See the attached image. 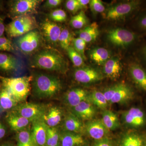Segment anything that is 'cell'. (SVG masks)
<instances>
[{
  "label": "cell",
  "mask_w": 146,
  "mask_h": 146,
  "mask_svg": "<svg viewBox=\"0 0 146 146\" xmlns=\"http://www.w3.org/2000/svg\"><path fill=\"white\" fill-rule=\"evenodd\" d=\"M32 68L50 72L65 74L68 70V63L63 55L53 49H44L33 56L31 60Z\"/></svg>",
  "instance_id": "6da1fadb"
},
{
  "label": "cell",
  "mask_w": 146,
  "mask_h": 146,
  "mask_svg": "<svg viewBox=\"0 0 146 146\" xmlns=\"http://www.w3.org/2000/svg\"><path fill=\"white\" fill-rule=\"evenodd\" d=\"M32 76L31 90L36 98H50L59 94L62 89V82L56 76L39 73Z\"/></svg>",
  "instance_id": "7a4b0ae2"
},
{
  "label": "cell",
  "mask_w": 146,
  "mask_h": 146,
  "mask_svg": "<svg viewBox=\"0 0 146 146\" xmlns=\"http://www.w3.org/2000/svg\"><path fill=\"white\" fill-rule=\"evenodd\" d=\"M32 76L6 78L0 76L3 88L6 89L18 103L25 101L31 90Z\"/></svg>",
  "instance_id": "3957f363"
},
{
  "label": "cell",
  "mask_w": 146,
  "mask_h": 146,
  "mask_svg": "<svg viewBox=\"0 0 146 146\" xmlns=\"http://www.w3.org/2000/svg\"><path fill=\"white\" fill-rule=\"evenodd\" d=\"M37 27L35 18L31 15H25L14 18L5 28V31L11 37L23 36L36 29Z\"/></svg>",
  "instance_id": "277c9868"
},
{
  "label": "cell",
  "mask_w": 146,
  "mask_h": 146,
  "mask_svg": "<svg viewBox=\"0 0 146 146\" xmlns=\"http://www.w3.org/2000/svg\"><path fill=\"white\" fill-rule=\"evenodd\" d=\"M48 108L44 104L25 103L18 105L11 111L26 118L32 123L42 119Z\"/></svg>",
  "instance_id": "5b68a950"
},
{
  "label": "cell",
  "mask_w": 146,
  "mask_h": 146,
  "mask_svg": "<svg viewBox=\"0 0 146 146\" xmlns=\"http://www.w3.org/2000/svg\"><path fill=\"white\" fill-rule=\"evenodd\" d=\"M41 34L38 30L35 29L18 37L16 40L18 48L25 54L35 52L42 44Z\"/></svg>",
  "instance_id": "8992f818"
},
{
  "label": "cell",
  "mask_w": 146,
  "mask_h": 146,
  "mask_svg": "<svg viewBox=\"0 0 146 146\" xmlns=\"http://www.w3.org/2000/svg\"><path fill=\"white\" fill-rule=\"evenodd\" d=\"M121 119L124 125L131 129H140L146 125L145 113L140 108L131 107L123 112Z\"/></svg>",
  "instance_id": "52a82bcc"
},
{
  "label": "cell",
  "mask_w": 146,
  "mask_h": 146,
  "mask_svg": "<svg viewBox=\"0 0 146 146\" xmlns=\"http://www.w3.org/2000/svg\"><path fill=\"white\" fill-rule=\"evenodd\" d=\"M42 1L40 0L11 1L9 5V14L11 17L15 18L35 13Z\"/></svg>",
  "instance_id": "ba28073f"
},
{
  "label": "cell",
  "mask_w": 146,
  "mask_h": 146,
  "mask_svg": "<svg viewBox=\"0 0 146 146\" xmlns=\"http://www.w3.org/2000/svg\"><path fill=\"white\" fill-rule=\"evenodd\" d=\"M142 4L141 1L138 0L120 3L110 7L106 12V17L109 20L120 19L138 10Z\"/></svg>",
  "instance_id": "9c48e42d"
},
{
  "label": "cell",
  "mask_w": 146,
  "mask_h": 146,
  "mask_svg": "<svg viewBox=\"0 0 146 146\" xmlns=\"http://www.w3.org/2000/svg\"><path fill=\"white\" fill-rule=\"evenodd\" d=\"M108 38L113 44L119 46H128L133 44L138 38L133 32L122 28L111 30L108 34Z\"/></svg>",
  "instance_id": "30bf717a"
},
{
  "label": "cell",
  "mask_w": 146,
  "mask_h": 146,
  "mask_svg": "<svg viewBox=\"0 0 146 146\" xmlns=\"http://www.w3.org/2000/svg\"><path fill=\"white\" fill-rule=\"evenodd\" d=\"M74 77L76 81L84 84L96 83L104 78L103 75L99 71L86 66L77 68L74 72Z\"/></svg>",
  "instance_id": "8fae6325"
},
{
  "label": "cell",
  "mask_w": 146,
  "mask_h": 146,
  "mask_svg": "<svg viewBox=\"0 0 146 146\" xmlns=\"http://www.w3.org/2000/svg\"><path fill=\"white\" fill-rule=\"evenodd\" d=\"M108 130L101 119H93L85 123V132L95 141L109 137Z\"/></svg>",
  "instance_id": "7c38bea8"
},
{
  "label": "cell",
  "mask_w": 146,
  "mask_h": 146,
  "mask_svg": "<svg viewBox=\"0 0 146 146\" xmlns=\"http://www.w3.org/2000/svg\"><path fill=\"white\" fill-rule=\"evenodd\" d=\"M41 29L43 36L48 43L53 45L58 43V38L62 29L58 24L46 19L41 23Z\"/></svg>",
  "instance_id": "4fadbf2b"
},
{
  "label": "cell",
  "mask_w": 146,
  "mask_h": 146,
  "mask_svg": "<svg viewBox=\"0 0 146 146\" xmlns=\"http://www.w3.org/2000/svg\"><path fill=\"white\" fill-rule=\"evenodd\" d=\"M31 123V132L33 146H46L48 126L42 119Z\"/></svg>",
  "instance_id": "5bb4252c"
},
{
  "label": "cell",
  "mask_w": 146,
  "mask_h": 146,
  "mask_svg": "<svg viewBox=\"0 0 146 146\" xmlns=\"http://www.w3.org/2000/svg\"><path fill=\"white\" fill-rule=\"evenodd\" d=\"M134 97L135 92L131 86L125 83H118L117 87L109 105L125 104L132 100Z\"/></svg>",
  "instance_id": "9a60e30c"
},
{
  "label": "cell",
  "mask_w": 146,
  "mask_h": 146,
  "mask_svg": "<svg viewBox=\"0 0 146 146\" xmlns=\"http://www.w3.org/2000/svg\"><path fill=\"white\" fill-rule=\"evenodd\" d=\"M90 93L81 88H74L66 92L64 95L65 103L71 108L75 107L84 101L89 102Z\"/></svg>",
  "instance_id": "2e32d148"
},
{
  "label": "cell",
  "mask_w": 146,
  "mask_h": 146,
  "mask_svg": "<svg viewBox=\"0 0 146 146\" xmlns=\"http://www.w3.org/2000/svg\"><path fill=\"white\" fill-rule=\"evenodd\" d=\"M71 108V112L82 121L93 119L97 113V108L89 101L82 102Z\"/></svg>",
  "instance_id": "e0dca14e"
},
{
  "label": "cell",
  "mask_w": 146,
  "mask_h": 146,
  "mask_svg": "<svg viewBox=\"0 0 146 146\" xmlns=\"http://www.w3.org/2000/svg\"><path fill=\"white\" fill-rule=\"evenodd\" d=\"M77 117L70 112L64 116L62 121V130L74 133L85 132V123Z\"/></svg>",
  "instance_id": "ac0fdd59"
},
{
  "label": "cell",
  "mask_w": 146,
  "mask_h": 146,
  "mask_svg": "<svg viewBox=\"0 0 146 146\" xmlns=\"http://www.w3.org/2000/svg\"><path fill=\"white\" fill-rule=\"evenodd\" d=\"M129 72L132 80L139 89L146 92V71L139 63H132Z\"/></svg>",
  "instance_id": "d6986e66"
},
{
  "label": "cell",
  "mask_w": 146,
  "mask_h": 146,
  "mask_svg": "<svg viewBox=\"0 0 146 146\" xmlns=\"http://www.w3.org/2000/svg\"><path fill=\"white\" fill-rule=\"evenodd\" d=\"M64 116L62 110L58 106L48 108L42 119L48 127H56L63 121Z\"/></svg>",
  "instance_id": "ffe728a7"
},
{
  "label": "cell",
  "mask_w": 146,
  "mask_h": 146,
  "mask_svg": "<svg viewBox=\"0 0 146 146\" xmlns=\"http://www.w3.org/2000/svg\"><path fill=\"white\" fill-rule=\"evenodd\" d=\"M60 146H83L88 143L82 134L61 130Z\"/></svg>",
  "instance_id": "44dd1931"
},
{
  "label": "cell",
  "mask_w": 146,
  "mask_h": 146,
  "mask_svg": "<svg viewBox=\"0 0 146 146\" xmlns=\"http://www.w3.org/2000/svg\"><path fill=\"white\" fill-rule=\"evenodd\" d=\"M6 119L11 128L17 132L29 127L31 123L30 120L12 111L7 114Z\"/></svg>",
  "instance_id": "7402d4cb"
},
{
  "label": "cell",
  "mask_w": 146,
  "mask_h": 146,
  "mask_svg": "<svg viewBox=\"0 0 146 146\" xmlns=\"http://www.w3.org/2000/svg\"><path fill=\"white\" fill-rule=\"evenodd\" d=\"M103 65V72L106 76L112 80L120 77L122 68L117 58H110Z\"/></svg>",
  "instance_id": "603a6c76"
},
{
  "label": "cell",
  "mask_w": 146,
  "mask_h": 146,
  "mask_svg": "<svg viewBox=\"0 0 146 146\" xmlns=\"http://www.w3.org/2000/svg\"><path fill=\"white\" fill-rule=\"evenodd\" d=\"M18 59L12 55L0 52V70L5 72L17 71L21 67Z\"/></svg>",
  "instance_id": "cb8c5ba5"
},
{
  "label": "cell",
  "mask_w": 146,
  "mask_h": 146,
  "mask_svg": "<svg viewBox=\"0 0 146 146\" xmlns=\"http://www.w3.org/2000/svg\"><path fill=\"white\" fill-rule=\"evenodd\" d=\"M79 37L87 43L94 42L99 35L98 25L96 23H93L85 27L78 32Z\"/></svg>",
  "instance_id": "d4e9b609"
},
{
  "label": "cell",
  "mask_w": 146,
  "mask_h": 146,
  "mask_svg": "<svg viewBox=\"0 0 146 146\" xmlns=\"http://www.w3.org/2000/svg\"><path fill=\"white\" fill-rule=\"evenodd\" d=\"M102 121L109 131H113L120 127V122L118 116L114 112L108 110H103Z\"/></svg>",
  "instance_id": "484cf974"
},
{
  "label": "cell",
  "mask_w": 146,
  "mask_h": 146,
  "mask_svg": "<svg viewBox=\"0 0 146 146\" xmlns=\"http://www.w3.org/2000/svg\"><path fill=\"white\" fill-rule=\"evenodd\" d=\"M143 138L136 132L130 131L125 134L121 138L119 146H142Z\"/></svg>",
  "instance_id": "4316f807"
},
{
  "label": "cell",
  "mask_w": 146,
  "mask_h": 146,
  "mask_svg": "<svg viewBox=\"0 0 146 146\" xmlns=\"http://www.w3.org/2000/svg\"><path fill=\"white\" fill-rule=\"evenodd\" d=\"M90 57L98 65H103L110 58V53L104 48H97L91 51Z\"/></svg>",
  "instance_id": "83f0119b"
},
{
  "label": "cell",
  "mask_w": 146,
  "mask_h": 146,
  "mask_svg": "<svg viewBox=\"0 0 146 146\" xmlns=\"http://www.w3.org/2000/svg\"><path fill=\"white\" fill-rule=\"evenodd\" d=\"M89 102L96 108L103 110H106L109 105L103 92L96 90L90 93Z\"/></svg>",
  "instance_id": "f1b7e54d"
},
{
  "label": "cell",
  "mask_w": 146,
  "mask_h": 146,
  "mask_svg": "<svg viewBox=\"0 0 146 146\" xmlns=\"http://www.w3.org/2000/svg\"><path fill=\"white\" fill-rule=\"evenodd\" d=\"M18 103L6 89L3 88L0 91V106L3 109L12 110Z\"/></svg>",
  "instance_id": "f546056e"
},
{
  "label": "cell",
  "mask_w": 146,
  "mask_h": 146,
  "mask_svg": "<svg viewBox=\"0 0 146 146\" xmlns=\"http://www.w3.org/2000/svg\"><path fill=\"white\" fill-rule=\"evenodd\" d=\"M17 146H33L30 127L17 132L16 138Z\"/></svg>",
  "instance_id": "4dcf8cb0"
},
{
  "label": "cell",
  "mask_w": 146,
  "mask_h": 146,
  "mask_svg": "<svg viewBox=\"0 0 146 146\" xmlns=\"http://www.w3.org/2000/svg\"><path fill=\"white\" fill-rule=\"evenodd\" d=\"M60 130L57 127L47 128L46 146H59L60 145Z\"/></svg>",
  "instance_id": "1f68e13d"
},
{
  "label": "cell",
  "mask_w": 146,
  "mask_h": 146,
  "mask_svg": "<svg viewBox=\"0 0 146 146\" xmlns=\"http://www.w3.org/2000/svg\"><path fill=\"white\" fill-rule=\"evenodd\" d=\"M88 23V18L83 11L73 16L70 21V25L74 28L81 29L85 26Z\"/></svg>",
  "instance_id": "d6a6232c"
},
{
  "label": "cell",
  "mask_w": 146,
  "mask_h": 146,
  "mask_svg": "<svg viewBox=\"0 0 146 146\" xmlns=\"http://www.w3.org/2000/svg\"><path fill=\"white\" fill-rule=\"evenodd\" d=\"M73 39L72 33L69 30L65 28L62 29L58 38V43L62 48L67 50L70 46Z\"/></svg>",
  "instance_id": "836d02e7"
},
{
  "label": "cell",
  "mask_w": 146,
  "mask_h": 146,
  "mask_svg": "<svg viewBox=\"0 0 146 146\" xmlns=\"http://www.w3.org/2000/svg\"><path fill=\"white\" fill-rule=\"evenodd\" d=\"M66 51L74 66L77 68H81L84 66L83 57L72 46H70Z\"/></svg>",
  "instance_id": "e575fe53"
},
{
  "label": "cell",
  "mask_w": 146,
  "mask_h": 146,
  "mask_svg": "<svg viewBox=\"0 0 146 146\" xmlns=\"http://www.w3.org/2000/svg\"><path fill=\"white\" fill-rule=\"evenodd\" d=\"M48 16L50 20L55 23L65 22L67 18L66 12L61 9H56L52 11L49 14Z\"/></svg>",
  "instance_id": "d590c367"
},
{
  "label": "cell",
  "mask_w": 146,
  "mask_h": 146,
  "mask_svg": "<svg viewBox=\"0 0 146 146\" xmlns=\"http://www.w3.org/2000/svg\"><path fill=\"white\" fill-rule=\"evenodd\" d=\"M72 42L73 45L72 46L79 54L81 55L84 59H86L85 49L86 48V42L79 37L73 38Z\"/></svg>",
  "instance_id": "8d00e7d4"
},
{
  "label": "cell",
  "mask_w": 146,
  "mask_h": 146,
  "mask_svg": "<svg viewBox=\"0 0 146 146\" xmlns=\"http://www.w3.org/2000/svg\"><path fill=\"white\" fill-rule=\"evenodd\" d=\"M89 5L91 11L94 13H102L105 9L102 2L100 0H91Z\"/></svg>",
  "instance_id": "74e56055"
},
{
  "label": "cell",
  "mask_w": 146,
  "mask_h": 146,
  "mask_svg": "<svg viewBox=\"0 0 146 146\" xmlns=\"http://www.w3.org/2000/svg\"><path fill=\"white\" fill-rule=\"evenodd\" d=\"M0 50L13 52L14 51L12 42L5 36L0 37Z\"/></svg>",
  "instance_id": "f35d334b"
},
{
  "label": "cell",
  "mask_w": 146,
  "mask_h": 146,
  "mask_svg": "<svg viewBox=\"0 0 146 146\" xmlns=\"http://www.w3.org/2000/svg\"><path fill=\"white\" fill-rule=\"evenodd\" d=\"M66 8L73 13H75L80 10L78 0H68L65 4Z\"/></svg>",
  "instance_id": "ab89813d"
},
{
  "label": "cell",
  "mask_w": 146,
  "mask_h": 146,
  "mask_svg": "<svg viewBox=\"0 0 146 146\" xmlns=\"http://www.w3.org/2000/svg\"><path fill=\"white\" fill-rule=\"evenodd\" d=\"M117 86L118 84H117L112 86H109L105 89L104 91L102 92L109 104L110 102L111 101L112 97L115 94Z\"/></svg>",
  "instance_id": "60d3db41"
},
{
  "label": "cell",
  "mask_w": 146,
  "mask_h": 146,
  "mask_svg": "<svg viewBox=\"0 0 146 146\" xmlns=\"http://www.w3.org/2000/svg\"><path fill=\"white\" fill-rule=\"evenodd\" d=\"M91 146H115L114 141L109 137L95 141Z\"/></svg>",
  "instance_id": "b9f144b4"
},
{
  "label": "cell",
  "mask_w": 146,
  "mask_h": 146,
  "mask_svg": "<svg viewBox=\"0 0 146 146\" xmlns=\"http://www.w3.org/2000/svg\"><path fill=\"white\" fill-rule=\"evenodd\" d=\"M137 26L141 30L146 32V11L139 16L137 21Z\"/></svg>",
  "instance_id": "7bdbcfd3"
},
{
  "label": "cell",
  "mask_w": 146,
  "mask_h": 146,
  "mask_svg": "<svg viewBox=\"0 0 146 146\" xmlns=\"http://www.w3.org/2000/svg\"><path fill=\"white\" fill-rule=\"evenodd\" d=\"M63 1L61 0H47L44 4V7L48 9L56 8L60 5Z\"/></svg>",
  "instance_id": "ee69618b"
},
{
  "label": "cell",
  "mask_w": 146,
  "mask_h": 146,
  "mask_svg": "<svg viewBox=\"0 0 146 146\" xmlns=\"http://www.w3.org/2000/svg\"><path fill=\"white\" fill-rule=\"evenodd\" d=\"M6 27L4 23V19L2 16H0V37L3 36L5 31Z\"/></svg>",
  "instance_id": "f6af8a7d"
},
{
  "label": "cell",
  "mask_w": 146,
  "mask_h": 146,
  "mask_svg": "<svg viewBox=\"0 0 146 146\" xmlns=\"http://www.w3.org/2000/svg\"><path fill=\"white\" fill-rule=\"evenodd\" d=\"M80 9L86 8V6L90 3L89 0H78Z\"/></svg>",
  "instance_id": "bcb514c9"
},
{
  "label": "cell",
  "mask_w": 146,
  "mask_h": 146,
  "mask_svg": "<svg viewBox=\"0 0 146 146\" xmlns=\"http://www.w3.org/2000/svg\"><path fill=\"white\" fill-rule=\"evenodd\" d=\"M6 132L5 127L0 123V140L5 136Z\"/></svg>",
  "instance_id": "7dc6e473"
},
{
  "label": "cell",
  "mask_w": 146,
  "mask_h": 146,
  "mask_svg": "<svg viewBox=\"0 0 146 146\" xmlns=\"http://www.w3.org/2000/svg\"><path fill=\"white\" fill-rule=\"evenodd\" d=\"M141 53L143 59L146 63V45L142 49Z\"/></svg>",
  "instance_id": "c3c4849f"
},
{
  "label": "cell",
  "mask_w": 146,
  "mask_h": 146,
  "mask_svg": "<svg viewBox=\"0 0 146 146\" xmlns=\"http://www.w3.org/2000/svg\"><path fill=\"white\" fill-rule=\"evenodd\" d=\"M0 146H15L14 145H13V144L10 143H3Z\"/></svg>",
  "instance_id": "681fc988"
},
{
  "label": "cell",
  "mask_w": 146,
  "mask_h": 146,
  "mask_svg": "<svg viewBox=\"0 0 146 146\" xmlns=\"http://www.w3.org/2000/svg\"><path fill=\"white\" fill-rule=\"evenodd\" d=\"M3 2L2 1H0V10L2 9L3 8Z\"/></svg>",
  "instance_id": "f907efd6"
},
{
  "label": "cell",
  "mask_w": 146,
  "mask_h": 146,
  "mask_svg": "<svg viewBox=\"0 0 146 146\" xmlns=\"http://www.w3.org/2000/svg\"><path fill=\"white\" fill-rule=\"evenodd\" d=\"M83 146H90V145H89V144L88 143L86 144V145H84Z\"/></svg>",
  "instance_id": "816d5d0a"
},
{
  "label": "cell",
  "mask_w": 146,
  "mask_h": 146,
  "mask_svg": "<svg viewBox=\"0 0 146 146\" xmlns=\"http://www.w3.org/2000/svg\"><path fill=\"white\" fill-rule=\"evenodd\" d=\"M142 146H146V144H145V145H143Z\"/></svg>",
  "instance_id": "f5cc1de1"
},
{
  "label": "cell",
  "mask_w": 146,
  "mask_h": 146,
  "mask_svg": "<svg viewBox=\"0 0 146 146\" xmlns=\"http://www.w3.org/2000/svg\"><path fill=\"white\" fill-rule=\"evenodd\" d=\"M59 146H60V145H59Z\"/></svg>",
  "instance_id": "db71d44e"
}]
</instances>
